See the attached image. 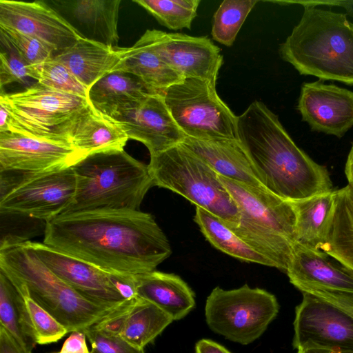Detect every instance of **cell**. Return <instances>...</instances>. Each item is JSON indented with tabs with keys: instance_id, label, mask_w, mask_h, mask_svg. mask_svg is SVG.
<instances>
[{
	"instance_id": "obj_1",
	"label": "cell",
	"mask_w": 353,
	"mask_h": 353,
	"mask_svg": "<svg viewBox=\"0 0 353 353\" xmlns=\"http://www.w3.org/2000/svg\"><path fill=\"white\" fill-rule=\"evenodd\" d=\"M44 244L110 273L139 275L171 254L153 216L140 210L61 214L46 221Z\"/></svg>"
},
{
	"instance_id": "obj_2",
	"label": "cell",
	"mask_w": 353,
	"mask_h": 353,
	"mask_svg": "<svg viewBox=\"0 0 353 353\" xmlns=\"http://www.w3.org/2000/svg\"><path fill=\"white\" fill-rule=\"evenodd\" d=\"M237 138L265 189L289 201L333 190L327 168L293 141L279 117L254 101L237 119Z\"/></svg>"
},
{
	"instance_id": "obj_3",
	"label": "cell",
	"mask_w": 353,
	"mask_h": 353,
	"mask_svg": "<svg viewBox=\"0 0 353 353\" xmlns=\"http://www.w3.org/2000/svg\"><path fill=\"white\" fill-rule=\"evenodd\" d=\"M299 23L279 47L300 74L353 85V23L344 13L304 7Z\"/></svg>"
},
{
	"instance_id": "obj_4",
	"label": "cell",
	"mask_w": 353,
	"mask_h": 353,
	"mask_svg": "<svg viewBox=\"0 0 353 353\" xmlns=\"http://www.w3.org/2000/svg\"><path fill=\"white\" fill-rule=\"evenodd\" d=\"M0 272L8 279L23 283L32 299L70 333L83 332L117 307L101 305L82 296L51 272L26 241H1Z\"/></svg>"
},
{
	"instance_id": "obj_5",
	"label": "cell",
	"mask_w": 353,
	"mask_h": 353,
	"mask_svg": "<svg viewBox=\"0 0 353 353\" xmlns=\"http://www.w3.org/2000/svg\"><path fill=\"white\" fill-rule=\"evenodd\" d=\"M73 201L63 214L94 210H139L154 185L148 165L124 150L89 154L72 165Z\"/></svg>"
},
{
	"instance_id": "obj_6",
	"label": "cell",
	"mask_w": 353,
	"mask_h": 353,
	"mask_svg": "<svg viewBox=\"0 0 353 353\" xmlns=\"http://www.w3.org/2000/svg\"><path fill=\"white\" fill-rule=\"evenodd\" d=\"M219 177L239 212L233 232L273 268L286 272L295 245L296 217L290 201L265 188Z\"/></svg>"
},
{
	"instance_id": "obj_7",
	"label": "cell",
	"mask_w": 353,
	"mask_h": 353,
	"mask_svg": "<svg viewBox=\"0 0 353 353\" xmlns=\"http://www.w3.org/2000/svg\"><path fill=\"white\" fill-rule=\"evenodd\" d=\"M148 168L154 185L179 194L231 229L238 225L237 206L219 175L182 143L150 156Z\"/></svg>"
},
{
	"instance_id": "obj_8",
	"label": "cell",
	"mask_w": 353,
	"mask_h": 353,
	"mask_svg": "<svg viewBox=\"0 0 353 353\" xmlns=\"http://www.w3.org/2000/svg\"><path fill=\"white\" fill-rule=\"evenodd\" d=\"M0 103L10 114L8 132L70 145V126L90 105L86 98L37 82L20 92H1Z\"/></svg>"
},
{
	"instance_id": "obj_9",
	"label": "cell",
	"mask_w": 353,
	"mask_h": 353,
	"mask_svg": "<svg viewBox=\"0 0 353 353\" xmlns=\"http://www.w3.org/2000/svg\"><path fill=\"white\" fill-rule=\"evenodd\" d=\"M162 97L185 137L201 140L238 139V116L219 97L216 83L184 79L167 88Z\"/></svg>"
},
{
	"instance_id": "obj_10",
	"label": "cell",
	"mask_w": 353,
	"mask_h": 353,
	"mask_svg": "<svg viewBox=\"0 0 353 353\" xmlns=\"http://www.w3.org/2000/svg\"><path fill=\"white\" fill-rule=\"evenodd\" d=\"M279 308L273 294L245 284L234 290L213 289L206 300L205 315L213 332L247 345L263 334Z\"/></svg>"
},
{
	"instance_id": "obj_11",
	"label": "cell",
	"mask_w": 353,
	"mask_h": 353,
	"mask_svg": "<svg viewBox=\"0 0 353 353\" xmlns=\"http://www.w3.org/2000/svg\"><path fill=\"white\" fill-rule=\"evenodd\" d=\"M17 175V180L1 193L0 211L53 219L70 205L76 193L72 166L34 174Z\"/></svg>"
},
{
	"instance_id": "obj_12",
	"label": "cell",
	"mask_w": 353,
	"mask_h": 353,
	"mask_svg": "<svg viewBox=\"0 0 353 353\" xmlns=\"http://www.w3.org/2000/svg\"><path fill=\"white\" fill-rule=\"evenodd\" d=\"M303 294L296 307L294 347L353 352V316L323 299Z\"/></svg>"
},
{
	"instance_id": "obj_13",
	"label": "cell",
	"mask_w": 353,
	"mask_h": 353,
	"mask_svg": "<svg viewBox=\"0 0 353 353\" xmlns=\"http://www.w3.org/2000/svg\"><path fill=\"white\" fill-rule=\"evenodd\" d=\"M156 53L184 79L216 83L223 64L220 48L207 37L147 30L137 41Z\"/></svg>"
},
{
	"instance_id": "obj_14",
	"label": "cell",
	"mask_w": 353,
	"mask_h": 353,
	"mask_svg": "<svg viewBox=\"0 0 353 353\" xmlns=\"http://www.w3.org/2000/svg\"><path fill=\"white\" fill-rule=\"evenodd\" d=\"M85 155L72 145L0 132L1 172L34 174L72 166Z\"/></svg>"
},
{
	"instance_id": "obj_15",
	"label": "cell",
	"mask_w": 353,
	"mask_h": 353,
	"mask_svg": "<svg viewBox=\"0 0 353 353\" xmlns=\"http://www.w3.org/2000/svg\"><path fill=\"white\" fill-rule=\"evenodd\" d=\"M108 117L122 128L129 139L142 143L150 156L182 143L185 137L160 94H149Z\"/></svg>"
},
{
	"instance_id": "obj_16",
	"label": "cell",
	"mask_w": 353,
	"mask_h": 353,
	"mask_svg": "<svg viewBox=\"0 0 353 353\" xmlns=\"http://www.w3.org/2000/svg\"><path fill=\"white\" fill-rule=\"evenodd\" d=\"M286 274L303 293L321 299L353 295V270L322 250L295 244Z\"/></svg>"
},
{
	"instance_id": "obj_17",
	"label": "cell",
	"mask_w": 353,
	"mask_h": 353,
	"mask_svg": "<svg viewBox=\"0 0 353 353\" xmlns=\"http://www.w3.org/2000/svg\"><path fill=\"white\" fill-rule=\"evenodd\" d=\"M26 242L51 272L89 301L109 307L126 301L114 287L110 272L43 243Z\"/></svg>"
},
{
	"instance_id": "obj_18",
	"label": "cell",
	"mask_w": 353,
	"mask_h": 353,
	"mask_svg": "<svg viewBox=\"0 0 353 353\" xmlns=\"http://www.w3.org/2000/svg\"><path fill=\"white\" fill-rule=\"evenodd\" d=\"M0 26L35 37L55 54L83 37L63 17L42 1L0 0Z\"/></svg>"
},
{
	"instance_id": "obj_19",
	"label": "cell",
	"mask_w": 353,
	"mask_h": 353,
	"mask_svg": "<svg viewBox=\"0 0 353 353\" xmlns=\"http://www.w3.org/2000/svg\"><path fill=\"white\" fill-rule=\"evenodd\" d=\"M297 108L312 131L341 138L353 127V92L336 85L304 83Z\"/></svg>"
},
{
	"instance_id": "obj_20",
	"label": "cell",
	"mask_w": 353,
	"mask_h": 353,
	"mask_svg": "<svg viewBox=\"0 0 353 353\" xmlns=\"http://www.w3.org/2000/svg\"><path fill=\"white\" fill-rule=\"evenodd\" d=\"M172 321L159 307L138 296L117 307L92 327L143 350Z\"/></svg>"
},
{
	"instance_id": "obj_21",
	"label": "cell",
	"mask_w": 353,
	"mask_h": 353,
	"mask_svg": "<svg viewBox=\"0 0 353 353\" xmlns=\"http://www.w3.org/2000/svg\"><path fill=\"white\" fill-rule=\"evenodd\" d=\"M181 143L205 161L219 175L265 188L238 139L201 140L185 137Z\"/></svg>"
},
{
	"instance_id": "obj_22",
	"label": "cell",
	"mask_w": 353,
	"mask_h": 353,
	"mask_svg": "<svg viewBox=\"0 0 353 353\" xmlns=\"http://www.w3.org/2000/svg\"><path fill=\"white\" fill-rule=\"evenodd\" d=\"M68 138L71 145L85 156L123 150L129 140L115 121L91 104L73 121L68 130Z\"/></svg>"
},
{
	"instance_id": "obj_23",
	"label": "cell",
	"mask_w": 353,
	"mask_h": 353,
	"mask_svg": "<svg viewBox=\"0 0 353 353\" xmlns=\"http://www.w3.org/2000/svg\"><path fill=\"white\" fill-rule=\"evenodd\" d=\"M80 28L83 37L119 47L118 19L121 0L57 1Z\"/></svg>"
},
{
	"instance_id": "obj_24",
	"label": "cell",
	"mask_w": 353,
	"mask_h": 353,
	"mask_svg": "<svg viewBox=\"0 0 353 353\" xmlns=\"http://www.w3.org/2000/svg\"><path fill=\"white\" fill-rule=\"evenodd\" d=\"M53 58L63 64L89 90L97 81L112 72L120 59V48L82 37Z\"/></svg>"
},
{
	"instance_id": "obj_25",
	"label": "cell",
	"mask_w": 353,
	"mask_h": 353,
	"mask_svg": "<svg viewBox=\"0 0 353 353\" xmlns=\"http://www.w3.org/2000/svg\"><path fill=\"white\" fill-rule=\"evenodd\" d=\"M139 296L152 303L173 321L185 316L194 307V294L174 274L154 270L135 276Z\"/></svg>"
},
{
	"instance_id": "obj_26",
	"label": "cell",
	"mask_w": 353,
	"mask_h": 353,
	"mask_svg": "<svg viewBox=\"0 0 353 353\" xmlns=\"http://www.w3.org/2000/svg\"><path fill=\"white\" fill-rule=\"evenodd\" d=\"M290 203L296 217L295 244L321 250L333 218L334 190Z\"/></svg>"
},
{
	"instance_id": "obj_27",
	"label": "cell",
	"mask_w": 353,
	"mask_h": 353,
	"mask_svg": "<svg viewBox=\"0 0 353 353\" xmlns=\"http://www.w3.org/2000/svg\"><path fill=\"white\" fill-rule=\"evenodd\" d=\"M113 72L131 74L139 79L152 94L160 95L171 85L184 79L156 53L139 41L132 47L120 48V59Z\"/></svg>"
},
{
	"instance_id": "obj_28",
	"label": "cell",
	"mask_w": 353,
	"mask_h": 353,
	"mask_svg": "<svg viewBox=\"0 0 353 353\" xmlns=\"http://www.w3.org/2000/svg\"><path fill=\"white\" fill-rule=\"evenodd\" d=\"M152 94L135 76L122 72L108 74L88 90V99L99 112L109 116Z\"/></svg>"
},
{
	"instance_id": "obj_29",
	"label": "cell",
	"mask_w": 353,
	"mask_h": 353,
	"mask_svg": "<svg viewBox=\"0 0 353 353\" xmlns=\"http://www.w3.org/2000/svg\"><path fill=\"white\" fill-rule=\"evenodd\" d=\"M353 270V188L334 190V211L321 250Z\"/></svg>"
},
{
	"instance_id": "obj_30",
	"label": "cell",
	"mask_w": 353,
	"mask_h": 353,
	"mask_svg": "<svg viewBox=\"0 0 353 353\" xmlns=\"http://www.w3.org/2000/svg\"><path fill=\"white\" fill-rule=\"evenodd\" d=\"M19 294V304L25 333L32 343L46 345L62 339L68 330L30 296L21 283L10 280Z\"/></svg>"
},
{
	"instance_id": "obj_31",
	"label": "cell",
	"mask_w": 353,
	"mask_h": 353,
	"mask_svg": "<svg viewBox=\"0 0 353 353\" xmlns=\"http://www.w3.org/2000/svg\"><path fill=\"white\" fill-rule=\"evenodd\" d=\"M194 221L206 239L216 249L239 260L269 267L272 264L243 241L222 220L196 207Z\"/></svg>"
},
{
	"instance_id": "obj_32",
	"label": "cell",
	"mask_w": 353,
	"mask_h": 353,
	"mask_svg": "<svg viewBox=\"0 0 353 353\" xmlns=\"http://www.w3.org/2000/svg\"><path fill=\"white\" fill-rule=\"evenodd\" d=\"M257 0H224L213 16L211 34L214 40L227 47L236 35Z\"/></svg>"
},
{
	"instance_id": "obj_33",
	"label": "cell",
	"mask_w": 353,
	"mask_h": 353,
	"mask_svg": "<svg viewBox=\"0 0 353 353\" xmlns=\"http://www.w3.org/2000/svg\"><path fill=\"white\" fill-rule=\"evenodd\" d=\"M170 30L191 29L200 0H133Z\"/></svg>"
},
{
	"instance_id": "obj_34",
	"label": "cell",
	"mask_w": 353,
	"mask_h": 353,
	"mask_svg": "<svg viewBox=\"0 0 353 353\" xmlns=\"http://www.w3.org/2000/svg\"><path fill=\"white\" fill-rule=\"evenodd\" d=\"M0 323L23 353H32L35 345L27 337L23 327L18 292L1 272Z\"/></svg>"
},
{
	"instance_id": "obj_35",
	"label": "cell",
	"mask_w": 353,
	"mask_h": 353,
	"mask_svg": "<svg viewBox=\"0 0 353 353\" xmlns=\"http://www.w3.org/2000/svg\"><path fill=\"white\" fill-rule=\"evenodd\" d=\"M30 78L48 88L88 99V90L61 62L54 58L30 66Z\"/></svg>"
},
{
	"instance_id": "obj_36",
	"label": "cell",
	"mask_w": 353,
	"mask_h": 353,
	"mask_svg": "<svg viewBox=\"0 0 353 353\" xmlns=\"http://www.w3.org/2000/svg\"><path fill=\"white\" fill-rule=\"evenodd\" d=\"M0 41L1 46L15 51L29 66L42 63L55 54L47 43L12 28L0 26Z\"/></svg>"
},
{
	"instance_id": "obj_37",
	"label": "cell",
	"mask_w": 353,
	"mask_h": 353,
	"mask_svg": "<svg viewBox=\"0 0 353 353\" xmlns=\"http://www.w3.org/2000/svg\"><path fill=\"white\" fill-rule=\"evenodd\" d=\"M0 53V88L12 83H27L30 66L13 50L5 48Z\"/></svg>"
},
{
	"instance_id": "obj_38",
	"label": "cell",
	"mask_w": 353,
	"mask_h": 353,
	"mask_svg": "<svg viewBox=\"0 0 353 353\" xmlns=\"http://www.w3.org/2000/svg\"><path fill=\"white\" fill-rule=\"evenodd\" d=\"M91 345V353H144L119 336L91 327L83 332Z\"/></svg>"
},
{
	"instance_id": "obj_39",
	"label": "cell",
	"mask_w": 353,
	"mask_h": 353,
	"mask_svg": "<svg viewBox=\"0 0 353 353\" xmlns=\"http://www.w3.org/2000/svg\"><path fill=\"white\" fill-rule=\"evenodd\" d=\"M86 338L83 332H73L65 339L61 350L53 353H91L86 343Z\"/></svg>"
},
{
	"instance_id": "obj_40",
	"label": "cell",
	"mask_w": 353,
	"mask_h": 353,
	"mask_svg": "<svg viewBox=\"0 0 353 353\" xmlns=\"http://www.w3.org/2000/svg\"><path fill=\"white\" fill-rule=\"evenodd\" d=\"M280 3H299L303 7H316L318 6H339L346 10L348 14L353 17V1H275Z\"/></svg>"
},
{
	"instance_id": "obj_41",
	"label": "cell",
	"mask_w": 353,
	"mask_h": 353,
	"mask_svg": "<svg viewBox=\"0 0 353 353\" xmlns=\"http://www.w3.org/2000/svg\"><path fill=\"white\" fill-rule=\"evenodd\" d=\"M0 353H23L8 332L0 326Z\"/></svg>"
},
{
	"instance_id": "obj_42",
	"label": "cell",
	"mask_w": 353,
	"mask_h": 353,
	"mask_svg": "<svg viewBox=\"0 0 353 353\" xmlns=\"http://www.w3.org/2000/svg\"><path fill=\"white\" fill-rule=\"evenodd\" d=\"M196 353H231L223 346L209 339L199 341L195 347Z\"/></svg>"
},
{
	"instance_id": "obj_43",
	"label": "cell",
	"mask_w": 353,
	"mask_h": 353,
	"mask_svg": "<svg viewBox=\"0 0 353 353\" xmlns=\"http://www.w3.org/2000/svg\"><path fill=\"white\" fill-rule=\"evenodd\" d=\"M323 299L338 306L353 316V295L327 297Z\"/></svg>"
},
{
	"instance_id": "obj_44",
	"label": "cell",
	"mask_w": 353,
	"mask_h": 353,
	"mask_svg": "<svg viewBox=\"0 0 353 353\" xmlns=\"http://www.w3.org/2000/svg\"><path fill=\"white\" fill-rule=\"evenodd\" d=\"M345 174L348 185L353 188V145L348 154L345 166Z\"/></svg>"
},
{
	"instance_id": "obj_45",
	"label": "cell",
	"mask_w": 353,
	"mask_h": 353,
	"mask_svg": "<svg viewBox=\"0 0 353 353\" xmlns=\"http://www.w3.org/2000/svg\"><path fill=\"white\" fill-rule=\"evenodd\" d=\"M329 350L319 348H307L299 350L297 353H328Z\"/></svg>"
},
{
	"instance_id": "obj_46",
	"label": "cell",
	"mask_w": 353,
	"mask_h": 353,
	"mask_svg": "<svg viewBox=\"0 0 353 353\" xmlns=\"http://www.w3.org/2000/svg\"><path fill=\"white\" fill-rule=\"evenodd\" d=\"M328 353H353V352L333 351V350H329Z\"/></svg>"
}]
</instances>
